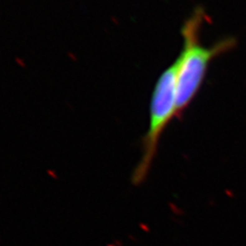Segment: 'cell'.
<instances>
[{"label": "cell", "mask_w": 246, "mask_h": 246, "mask_svg": "<svg viewBox=\"0 0 246 246\" xmlns=\"http://www.w3.org/2000/svg\"><path fill=\"white\" fill-rule=\"evenodd\" d=\"M206 19L205 10L196 7L181 29L182 45L175 59L177 69V117L190 107L205 81L213 59L223 55L237 44L234 37H225L211 45L202 44L200 36Z\"/></svg>", "instance_id": "cell-1"}, {"label": "cell", "mask_w": 246, "mask_h": 246, "mask_svg": "<svg viewBox=\"0 0 246 246\" xmlns=\"http://www.w3.org/2000/svg\"><path fill=\"white\" fill-rule=\"evenodd\" d=\"M177 63L175 61L160 74L154 86L150 102L149 127L142 140V158L133 172V182L146 177L157 154L160 139L177 117Z\"/></svg>", "instance_id": "cell-2"}]
</instances>
